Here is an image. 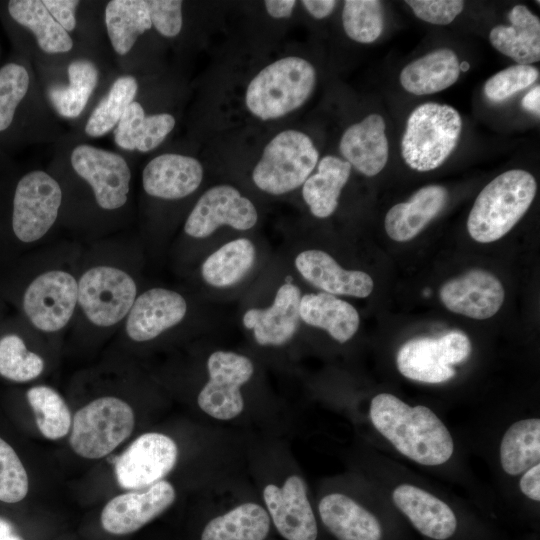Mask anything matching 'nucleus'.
<instances>
[{"label":"nucleus","mask_w":540,"mask_h":540,"mask_svg":"<svg viewBox=\"0 0 540 540\" xmlns=\"http://www.w3.org/2000/svg\"><path fill=\"white\" fill-rule=\"evenodd\" d=\"M369 414L376 430L416 463L437 466L453 455L448 428L426 406H410L393 394L380 393L371 400Z\"/></svg>","instance_id":"f257e3e1"},{"label":"nucleus","mask_w":540,"mask_h":540,"mask_svg":"<svg viewBox=\"0 0 540 540\" xmlns=\"http://www.w3.org/2000/svg\"><path fill=\"white\" fill-rule=\"evenodd\" d=\"M537 184L525 170L506 171L478 194L467 220V229L480 243L494 242L523 217L536 195Z\"/></svg>","instance_id":"f03ea898"},{"label":"nucleus","mask_w":540,"mask_h":540,"mask_svg":"<svg viewBox=\"0 0 540 540\" xmlns=\"http://www.w3.org/2000/svg\"><path fill=\"white\" fill-rule=\"evenodd\" d=\"M316 84L314 66L297 56L280 58L260 70L245 93L247 109L267 121L300 108L310 98Z\"/></svg>","instance_id":"7ed1b4c3"},{"label":"nucleus","mask_w":540,"mask_h":540,"mask_svg":"<svg viewBox=\"0 0 540 540\" xmlns=\"http://www.w3.org/2000/svg\"><path fill=\"white\" fill-rule=\"evenodd\" d=\"M462 131L458 111L449 105L424 103L410 114L401 141L406 164L419 172L442 165L456 148Z\"/></svg>","instance_id":"20e7f679"},{"label":"nucleus","mask_w":540,"mask_h":540,"mask_svg":"<svg viewBox=\"0 0 540 540\" xmlns=\"http://www.w3.org/2000/svg\"><path fill=\"white\" fill-rule=\"evenodd\" d=\"M319 159L312 139L298 130H284L265 146L252 171L257 188L271 195H283L302 186Z\"/></svg>","instance_id":"39448f33"},{"label":"nucleus","mask_w":540,"mask_h":540,"mask_svg":"<svg viewBox=\"0 0 540 540\" xmlns=\"http://www.w3.org/2000/svg\"><path fill=\"white\" fill-rule=\"evenodd\" d=\"M134 424V412L127 402L112 396L97 398L72 418L69 443L77 455L99 459L125 441Z\"/></svg>","instance_id":"423d86ee"},{"label":"nucleus","mask_w":540,"mask_h":540,"mask_svg":"<svg viewBox=\"0 0 540 540\" xmlns=\"http://www.w3.org/2000/svg\"><path fill=\"white\" fill-rule=\"evenodd\" d=\"M62 203L59 183L43 170L22 175L12 199L11 226L21 242L42 238L54 225Z\"/></svg>","instance_id":"0eeeda50"},{"label":"nucleus","mask_w":540,"mask_h":540,"mask_svg":"<svg viewBox=\"0 0 540 540\" xmlns=\"http://www.w3.org/2000/svg\"><path fill=\"white\" fill-rule=\"evenodd\" d=\"M137 294L136 283L125 271L111 266L87 270L78 282V303L95 325L112 326L128 315Z\"/></svg>","instance_id":"6e6552de"},{"label":"nucleus","mask_w":540,"mask_h":540,"mask_svg":"<svg viewBox=\"0 0 540 540\" xmlns=\"http://www.w3.org/2000/svg\"><path fill=\"white\" fill-rule=\"evenodd\" d=\"M209 379L197 397L200 409L218 420H231L244 409L241 387L254 373L252 361L245 355L217 350L207 360Z\"/></svg>","instance_id":"1a4fd4ad"},{"label":"nucleus","mask_w":540,"mask_h":540,"mask_svg":"<svg viewBox=\"0 0 540 540\" xmlns=\"http://www.w3.org/2000/svg\"><path fill=\"white\" fill-rule=\"evenodd\" d=\"M70 163L75 173L91 186L100 208L116 210L126 204L131 170L120 154L79 144L71 152Z\"/></svg>","instance_id":"9d476101"},{"label":"nucleus","mask_w":540,"mask_h":540,"mask_svg":"<svg viewBox=\"0 0 540 540\" xmlns=\"http://www.w3.org/2000/svg\"><path fill=\"white\" fill-rule=\"evenodd\" d=\"M177 457L178 448L172 438L158 432L144 433L115 459L116 481L127 490L147 488L163 480Z\"/></svg>","instance_id":"9b49d317"},{"label":"nucleus","mask_w":540,"mask_h":540,"mask_svg":"<svg viewBox=\"0 0 540 540\" xmlns=\"http://www.w3.org/2000/svg\"><path fill=\"white\" fill-rule=\"evenodd\" d=\"M257 222L258 212L253 202L234 186L220 184L200 196L185 221L184 232L203 239L222 226L246 231Z\"/></svg>","instance_id":"f8f14e48"},{"label":"nucleus","mask_w":540,"mask_h":540,"mask_svg":"<svg viewBox=\"0 0 540 540\" xmlns=\"http://www.w3.org/2000/svg\"><path fill=\"white\" fill-rule=\"evenodd\" d=\"M78 302V282L68 272L50 270L26 288L23 309L30 322L44 332H56L71 319Z\"/></svg>","instance_id":"ddd939ff"},{"label":"nucleus","mask_w":540,"mask_h":540,"mask_svg":"<svg viewBox=\"0 0 540 540\" xmlns=\"http://www.w3.org/2000/svg\"><path fill=\"white\" fill-rule=\"evenodd\" d=\"M263 500L272 527L284 540H318L317 518L302 477L291 475L281 486L266 485Z\"/></svg>","instance_id":"4468645a"},{"label":"nucleus","mask_w":540,"mask_h":540,"mask_svg":"<svg viewBox=\"0 0 540 540\" xmlns=\"http://www.w3.org/2000/svg\"><path fill=\"white\" fill-rule=\"evenodd\" d=\"M175 498V489L166 480L117 495L103 507L100 524L111 535L132 534L163 514Z\"/></svg>","instance_id":"2eb2a0df"},{"label":"nucleus","mask_w":540,"mask_h":540,"mask_svg":"<svg viewBox=\"0 0 540 540\" xmlns=\"http://www.w3.org/2000/svg\"><path fill=\"white\" fill-rule=\"evenodd\" d=\"M32 89V72L21 54L0 64L1 148L12 147L23 140Z\"/></svg>","instance_id":"dca6fc26"},{"label":"nucleus","mask_w":540,"mask_h":540,"mask_svg":"<svg viewBox=\"0 0 540 540\" xmlns=\"http://www.w3.org/2000/svg\"><path fill=\"white\" fill-rule=\"evenodd\" d=\"M302 293L292 283H283L276 291L270 306L250 308L242 317V324L253 334L260 346L279 347L295 336L299 323V305Z\"/></svg>","instance_id":"f3484780"},{"label":"nucleus","mask_w":540,"mask_h":540,"mask_svg":"<svg viewBox=\"0 0 540 540\" xmlns=\"http://www.w3.org/2000/svg\"><path fill=\"white\" fill-rule=\"evenodd\" d=\"M439 296L448 310L483 320L498 312L505 294L496 276L485 270L475 269L446 282L441 287Z\"/></svg>","instance_id":"a211bd4d"},{"label":"nucleus","mask_w":540,"mask_h":540,"mask_svg":"<svg viewBox=\"0 0 540 540\" xmlns=\"http://www.w3.org/2000/svg\"><path fill=\"white\" fill-rule=\"evenodd\" d=\"M187 302L178 292L155 287L136 297L126 321V333L136 342L149 341L179 324Z\"/></svg>","instance_id":"6ab92c4d"},{"label":"nucleus","mask_w":540,"mask_h":540,"mask_svg":"<svg viewBox=\"0 0 540 540\" xmlns=\"http://www.w3.org/2000/svg\"><path fill=\"white\" fill-rule=\"evenodd\" d=\"M1 15L11 35L28 33L47 54H63L74 47L71 35L51 16L42 0L2 2Z\"/></svg>","instance_id":"aec40b11"},{"label":"nucleus","mask_w":540,"mask_h":540,"mask_svg":"<svg viewBox=\"0 0 540 540\" xmlns=\"http://www.w3.org/2000/svg\"><path fill=\"white\" fill-rule=\"evenodd\" d=\"M300 276L324 293L356 298L368 297L374 287L371 276L360 270H347L327 252L307 249L294 258Z\"/></svg>","instance_id":"412c9836"},{"label":"nucleus","mask_w":540,"mask_h":540,"mask_svg":"<svg viewBox=\"0 0 540 540\" xmlns=\"http://www.w3.org/2000/svg\"><path fill=\"white\" fill-rule=\"evenodd\" d=\"M204 170L192 156L165 153L151 159L143 169L144 191L164 200H178L195 192L203 180Z\"/></svg>","instance_id":"4be33fe9"},{"label":"nucleus","mask_w":540,"mask_h":540,"mask_svg":"<svg viewBox=\"0 0 540 540\" xmlns=\"http://www.w3.org/2000/svg\"><path fill=\"white\" fill-rule=\"evenodd\" d=\"M392 499L423 536L447 540L455 534L458 523L454 511L428 491L411 484H401L393 490Z\"/></svg>","instance_id":"5701e85b"},{"label":"nucleus","mask_w":540,"mask_h":540,"mask_svg":"<svg viewBox=\"0 0 540 540\" xmlns=\"http://www.w3.org/2000/svg\"><path fill=\"white\" fill-rule=\"evenodd\" d=\"M385 121L379 114H370L343 133L339 149L351 167L365 176L377 175L386 165L389 148Z\"/></svg>","instance_id":"b1692460"},{"label":"nucleus","mask_w":540,"mask_h":540,"mask_svg":"<svg viewBox=\"0 0 540 540\" xmlns=\"http://www.w3.org/2000/svg\"><path fill=\"white\" fill-rule=\"evenodd\" d=\"M318 514L335 540H382L383 529L377 517L344 494L324 496L318 504Z\"/></svg>","instance_id":"393cba45"},{"label":"nucleus","mask_w":540,"mask_h":540,"mask_svg":"<svg viewBox=\"0 0 540 540\" xmlns=\"http://www.w3.org/2000/svg\"><path fill=\"white\" fill-rule=\"evenodd\" d=\"M447 198L448 193L443 186L422 187L409 201L389 209L384 221L386 233L397 242L413 239L441 212Z\"/></svg>","instance_id":"a878e982"},{"label":"nucleus","mask_w":540,"mask_h":540,"mask_svg":"<svg viewBox=\"0 0 540 540\" xmlns=\"http://www.w3.org/2000/svg\"><path fill=\"white\" fill-rule=\"evenodd\" d=\"M509 25L495 26L489 33L492 46L519 65L540 59V21L525 5L514 6Z\"/></svg>","instance_id":"bb28decb"},{"label":"nucleus","mask_w":540,"mask_h":540,"mask_svg":"<svg viewBox=\"0 0 540 540\" xmlns=\"http://www.w3.org/2000/svg\"><path fill=\"white\" fill-rule=\"evenodd\" d=\"M299 314L305 324L325 330L340 343L350 340L360 324L359 313L353 305L324 292L302 295Z\"/></svg>","instance_id":"cd10ccee"},{"label":"nucleus","mask_w":540,"mask_h":540,"mask_svg":"<svg viewBox=\"0 0 540 540\" xmlns=\"http://www.w3.org/2000/svg\"><path fill=\"white\" fill-rule=\"evenodd\" d=\"M170 113L146 115L140 102L133 101L114 129V142L121 149L149 152L157 148L175 127Z\"/></svg>","instance_id":"c85d7f7f"},{"label":"nucleus","mask_w":540,"mask_h":540,"mask_svg":"<svg viewBox=\"0 0 540 540\" xmlns=\"http://www.w3.org/2000/svg\"><path fill=\"white\" fill-rule=\"evenodd\" d=\"M271 528L266 509L247 502L209 519L198 540H267Z\"/></svg>","instance_id":"c756f323"},{"label":"nucleus","mask_w":540,"mask_h":540,"mask_svg":"<svg viewBox=\"0 0 540 540\" xmlns=\"http://www.w3.org/2000/svg\"><path fill=\"white\" fill-rule=\"evenodd\" d=\"M460 74L458 57L448 48L434 50L406 65L399 76L402 87L426 95L452 86Z\"/></svg>","instance_id":"7c9ffc66"},{"label":"nucleus","mask_w":540,"mask_h":540,"mask_svg":"<svg viewBox=\"0 0 540 540\" xmlns=\"http://www.w3.org/2000/svg\"><path fill=\"white\" fill-rule=\"evenodd\" d=\"M256 257V247L250 239H233L205 258L200 269L202 279L217 289L230 288L248 275Z\"/></svg>","instance_id":"2f4dec72"},{"label":"nucleus","mask_w":540,"mask_h":540,"mask_svg":"<svg viewBox=\"0 0 540 540\" xmlns=\"http://www.w3.org/2000/svg\"><path fill=\"white\" fill-rule=\"evenodd\" d=\"M317 164V172L302 185V197L311 214L323 219L335 212L341 191L350 177L351 165L331 155L323 157Z\"/></svg>","instance_id":"473e14b6"},{"label":"nucleus","mask_w":540,"mask_h":540,"mask_svg":"<svg viewBox=\"0 0 540 540\" xmlns=\"http://www.w3.org/2000/svg\"><path fill=\"white\" fill-rule=\"evenodd\" d=\"M67 83L48 87L47 96L62 117L77 118L84 111L99 82V69L88 59H75L67 66Z\"/></svg>","instance_id":"72a5a7b5"},{"label":"nucleus","mask_w":540,"mask_h":540,"mask_svg":"<svg viewBox=\"0 0 540 540\" xmlns=\"http://www.w3.org/2000/svg\"><path fill=\"white\" fill-rule=\"evenodd\" d=\"M399 372L408 379L437 384L450 380L455 369L445 363L438 341L431 337H418L404 343L396 357Z\"/></svg>","instance_id":"f704fd0d"},{"label":"nucleus","mask_w":540,"mask_h":540,"mask_svg":"<svg viewBox=\"0 0 540 540\" xmlns=\"http://www.w3.org/2000/svg\"><path fill=\"white\" fill-rule=\"evenodd\" d=\"M108 38L116 54H128L140 35L152 28L147 0H111L104 11Z\"/></svg>","instance_id":"c9c22d12"},{"label":"nucleus","mask_w":540,"mask_h":540,"mask_svg":"<svg viewBox=\"0 0 540 540\" xmlns=\"http://www.w3.org/2000/svg\"><path fill=\"white\" fill-rule=\"evenodd\" d=\"M540 460V419L527 418L514 422L500 443V463L505 473L516 476Z\"/></svg>","instance_id":"e433bc0d"},{"label":"nucleus","mask_w":540,"mask_h":540,"mask_svg":"<svg viewBox=\"0 0 540 540\" xmlns=\"http://www.w3.org/2000/svg\"><path fill=\"white\" fill-rule=\"evenodd\" d=\"M138 88L135 77H118L88 117L84 127L85 134L98 138L114 129L126 108L134 101Z\"/></svg>","instance_id":"4c0bfd02"},{"label":"nucleus","mask_w":540,"mask_h":540,"mask_svg":"<svg viewBox=\"0 0 540 540\" xmlns=\"http://www.w3.org/2000/svg\"><path fill=\"white\" fill-rule=\"evenodd\" d=\"M40 433L47 439L65 437L71 430L72 415L63 397L53 388L38 385L27 391Z\"/></svg>","instance_id":"58836bf2"},{"label":"nucleus","mask_w":540,"mask_h":540,"mask_svg":"<svg viewBox=\"0 0 540 540\" xmlns=\"http://www.w3.org/2000/svg\"><path fill=\"white\" fill-rule=\"evenodd\" d=\"M347 36L363 44L374 42L384 28V10L378 0H346L342 12Z\"/></svg>","instance_id":"ea45409f"},{"label":"nucleus","mask_w":540,"mask_h":540,"mask_svg":"<svg viewBox=\"0 0 540 540\" xmlns=\"http://www.w3.org/2000/svg\"><path fill=\"white\" fill-rule=\"evenodd\" d=\"M44 369L43 359L27 350L21 337L8 334L0 339V375L14 382L37 378Z\"/></svg>","instance_id":"a19ab883"},{"label":"nucleus","mask_w":540,"mask_h":540,"mask_svg":"<svg viewBox=\"0 0 540 540\" xmlns=\"http://www.w3.org/2000/svg\"><path fill=\"white\" fill-rule=\"evenodd\" d=\"M29 489L28 475L15 450L0 438V501L17 503Z\"/></svg>","instance_id":"79ce46f5"},{"label":"nucleus","mask_w":540,"mask_h":540,"mask_svg":"<svg viewBox=\"0 0 540 540\" xmlns=\"http://www.w3.org/2000/svg\"><path fill=\"white\" fill-rule=\"evenodd\" d=\"M539 71L531 65H513L490 77L484 85L487 99L502 102L533 84Z\"/></svg>","instance_id":"37998d69"},{"label":"nucleus","mask_w":540,"mask_h":540,"mask_svg":"<svg viewBox=\"0 0 540 540\" xmlns=\"http://www.w3.org/2000/svg\"><path fill=\"white\" fill-rule=\"evenodd\" d=\"M152 27L162 36L173 38L183 26L182 1L147 0Z\"/></svg>","instance_id":"c03bdc74"},{"label":"nucleus","mask_w":540,"mask_h":540,"mask_svg":"<svg viewBox=\"0 0 540 540\" xmlns=\"http://www.w3.org/2000/svg\"><path fill=\"white\" fill-rule=\"evenodd\" d=\"M421 20L435 24H450L463 10L461 0H408L405 1Z\"/></svg>","instance_id":"a18cd8bd"},{"label":"nucleus","mask_w":540,"mask_h":540,"mask_svg":"<svg viewBox=\"0 0 540 540\" xmlns=\"http://www.w3.org/2000/svg\"><path fill=\"white\" fill-rule=\"evenodd\" d=\"M437 341L445 363L452 367L465 361L472 350L469 338L460 331L448 332Z\"/></svg>","instance_id":"49530a36"},{"label":"nucleus","mask_w":540,"mask_h":540,"mask_svg":"<svg viewBox=\"0 0 540 540\" xmlns=\"http://www.w3.org/2000/svg\"><path fill=\"white\" fill-rule=\"evenodd\" d=\"M51 16L70 34L77 24L76 9L80 1L75 0H42Z\"/></svg>","instance_id":"de8ad7c7"},{"label":"nucleus","mask_w":540,"mask_h":540,"mask_svg":"<svg viewBox=\"0 0 540 540\" xmlns=\"http://www.w3.org/2000/svg\"><path fill=\"white\" fill-rule=\"evenodd\" d=\"M521 492L529 499L540 501V464H536L523 472L519 481Z\"/></svg>","instance_id":"09e8293b"},{"label":"nucleus","mask_w":540,"mask_h":540,"mask_svg":"<svg viewBox=\"0 0 540 540\" xmlns=\"http://www.w3.org/2000/svg\"><path fill=\"white\" fill-rule=\"evenodd\" d=\"M305 10L315 19L328 17L335 9L337 1L334 0H303Z\"/></svg>","instance_id":"8fccbe9b"},{"label":"nucleus","mask_w":540,"mask_h":540,"mask_svg":"<svg viewBox=\"0 0 540 540\" xmlns=\"http://www.w3.org/2000/svg\"><path fill=\"white\" fill-rule=\"evenodd\" d=\"M295 0H266L264 1L267 13L273 18H288L296 6Z\"/></svg>","instance_id":"3c124183"},{"label":"nucleus","mask_w":540,"mask_h":540,"mask_svg":"<svg viewBox=\"0 0 540 540\" xmlns=\"http://www.w3.org/2000/svg\"><path fill=\"white\" fill-rule=\"evenodd\" d=\"M524 109L535 113L540 114V87L536 86L531 89L522 99L521 102Z\"/></svg>","instance_id":"603ef678"},{"label":"nucleus","mask_w":540,"mask_h":540,"mask_svg":"<svg viewBox=\"0 0 540 540\" xmlns=\"http://www.w3.org/2000/svg\"><path fill=\"white\" fill-rule=\"evenodd\" d=\"M0 540H24L12 523L0 517Z\"/></svg>","instance_id":"864d4df0"},{"label":"nucleus","mask_w":540,"mask_h":540,"mask_svg":"<svg viewBox=\"0 0 540 540\" xmlns=\"http://www.w3.org/2000/svg\"><path fill=\"white\" fill-rule=\"evenodd\" d=\"M470 65L468 62L464 61L462 63H459V69L463 71H467L469 69Z\"/></svg>","instance_id":"5fc2aeb1"}]
</instances>
